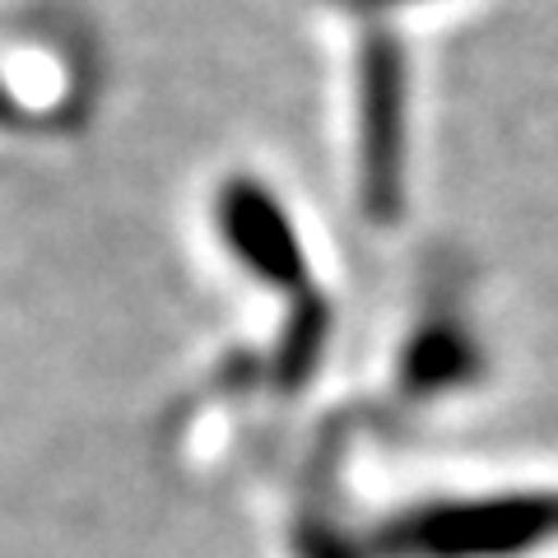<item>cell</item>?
<instances>
[{
	"mask_svg": "<svg viewBox=\"0 0 558 558\" xmlns=\"http://www.w3.org/2000/svg\"><path fill=\"white\" fill-rule=\"evenodd\" d=\"M558 531V498H494L457 502L405 517L400 545L428 558H498L539 545Z\"/></svg>",
	"mask_w": 558,
	"mask_h": 558,
	"instance_id": "obj_1",
	"label": "cell"
},
{
	"mask_svg": "<svg viewBox=\"0 0 558 558\" xmlns=\"http://www.w3.org/2000/svg\"><path fill=\"white\" fill-rule=\"evenodd\" d=\"M400 140H405V75L391 43L363 51V186L368 205L391 209L400 196Z\"/></svg>",
	"mask_w": 558,
	"mask_h": 558,
	"instance_id": "obj_2",
	"label": "cell"
},
{
	"mask_svg": "<svg viewBox=\"0 0 558 558\" xmlns=\"http://www.w3.org/2000/svg\"><path fill=\"white\" fill-rule=\"evenodd\" d=\"M223 229L238 256L247 260L256 275H266L270 284H299L303 279V247L289 233V219L279 215V205L256 191L252 182L229 186L223 196Z\"/></svg>",
	"mask_w": 558,
	"mask_h": 558,
	"instance_id": "obj_3",
	"label": "cell"
},
{
	"mask_svg": "<svg viewBox=\"0 0 558 558\" xmlns=\"http://www.w3.org/2000/svg\"><path fill=\"white\" fill-rule=\"evenodd\" d=\"M470 368V349L457 330H424L410 349V381L414 387H447Z\"/></svg>",
	"mask_w": 558,
	"mask_h": 558,
	"instance_id": "obj_4",
	"label": "cell"
},
{
	"mask_svg": "<svg viewBox=\"0 0 558 558\" xmlns=\"http://www.w3.org/2000/svg\"><path fill=\"white\" fill-rule=\"evenodd\" d=\"M381 5H387V0H381Z\"/></svg>",
	"mask_w": 558,
	"mask_h": 558,
	"instance_id": "obj_5",
	"label": "cell"
}]
</instances>
